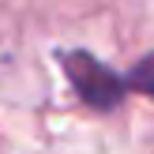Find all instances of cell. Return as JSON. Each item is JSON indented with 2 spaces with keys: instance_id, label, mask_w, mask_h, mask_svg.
<instances>
[{
  "instance_id": "obj_2",
  "label": "cell",
  "mask_w": 154,
  "mask_h": 154,
  "mask_svg": "<svg viewBox=\"0 0 154 154\" xmlns=\"http://www.w3.org/2000/svg\"><path fill=\"white\" fill-rule=\"evenodd\" d=\"M128 79V90H143V94L154 98V53H147V57L135 60V68L124 75Z\"/></svg>"
},
{
  "instance_id": "obj_1",
  "label": "cell",
  "mask_w": 154,
  "mask_h": 154,
  "mask_svg": "<svg viewBox=\"0 0 154 154\" xmlns=\"http://www.w3.org/2000/svg\"><path fill=\"white\" fill-rule=\"evenodd\" d=\"M60 60H64V72H68V79H72L75 94H79L90 109L109 113V109H117V105L124 102L128 79H124V75H117L109 64H102L94 53L72 49V53H64Z\"/></svg>"
}]
</instances>
